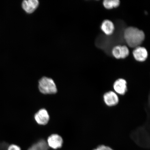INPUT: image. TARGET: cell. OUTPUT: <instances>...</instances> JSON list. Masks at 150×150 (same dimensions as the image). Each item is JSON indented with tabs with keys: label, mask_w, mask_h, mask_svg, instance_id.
I'll list each match as a JSON object with an SVG mask.
<instances>
[{
	"label": "cell",
	"mask_w": 150,
	"mask_h": 150,
	"mask_svg": "<svg viewBox=\"0 0 150 150\" xmlns=\"http://www.w3.org/2000/svg\"><path fill=\"white\" fill-rule=\"evenodd\" d=\"M124 38L128 45L131 48L139 46L145 39L144 32L135 27L126 28L124 33Z\"/></svg>",
	"instance_id": "cell-1"
},
{
	"label": "cell",
	"mask_w": 150,
	"mask_h": 150,
	"mask_svg": "<svg viewBox=\"0 0 150 150\" xmlns=\"http://www.w3.org/2000/svg\"><path fill=\"white\" fill-rule=\"evenodd\" d=\"M38 87L39 91L44 94H53L57 91L54 81L47 77H43L39 80Z\"/></svg>",
	"instance_id": "cell-2"
},
{
	"label": "cell",
	"mask_w": 150,
	"mask_h": 150,
	"mask_svg": "<svg viewBox=\"0 0 150 150\" xmlns=\"http://www.w3.org/2000/svg\"><path fill=\"white\" fill-rule=\"evenodd\" d=\"M103 100L106 105L109 107L117 105L119 102V96L113 91H109L105 93L103 95Z\"/></svg>",
	"instance_id": "cell-3"
},
{
	"label": "cell",
	"mask_w": 150,
	"mask_h": 150,
	"mask_svg": "<svg viewBox=\"0 0 150 150\" xmlns=\"http://www.w3.org/2000/svg\"><path fill=\"white\" fill-rule=\"evenodd\" d=\"M112 87L114 91L120 95H125L128 91L127 81L123 78H119L115 80Z\"/></svg>",
	"instance_id": "cell-4"
},
{
	"label": "cell",
	"mask_w": 150,
	"mask_h": 150,
	"mask_svg": "<svg viewBox=\"0 0 150 150\" xmlns=\"http://www.w3.org/2000/svg\"><path fill=\"white\" fill-rule=\"evenodd\" d=\"M34 119L38 125H45L49 121L50 117L47 110L45 109L42 108L35 114Z\"/></svg>",
	"instance_id": "cell-5"
},
{
	"label": "cell",
	"mask_w": 150,
	"mask_h": 150,
	"mask_svg": "<svg viewBox=\"0 0 150 150\" xmlns=\"http://www.w3.org/2000/svg\"><path fill=\"white\" fill-rule=\"evenodd\" d=\"M47 143L49 147L56 149L62 147L63 140L62 137L59 134H53L48 137Z\"/></svg>",
	"instance_id": "cell-6"
},
{
	"label": "cell",
	"mask_w": 150,
	"mask_h": 150,
	"mask_svg": "<svg viewBox=\"0 0 150 150\" xmlns=\"http://www.w3.org/2000/svg\"><path fill=\"white\" fill-rule=\"evenodd\" d=\"M133 55L136 61L142 62L147 59L148 52L146 48L139 46L134 48L133 50Z\"/></svg>",
	"instance_id": "cell-7"
},
{
	"label": "cell",
	"mask_w": 150,
	"mask_h": 150,
	"mask_svg": "<svg viewBox=\"0 0 150 150\" xmlns=\"http://www.w3.org/2000/svg\"><path fill=\"white\" fill-rule=\"evenodd\" d=\"M39 5L37 0H25L22 3V7L27 13H33L37 9Z\"/></svg>",
	"instance_id": "cell-8"
},
{
	"label": "cell",
	"mask_w": 150,
	"mask_h": 150,
	"mask_svg": "<svg viewBox=\"0 0 150 150\" xmlns=\"http://www.w3.org/2000/svg\"><path fill=\"white\" fill-rule=\"evenodd\" d=\"M101 29L105 34L110 35L113 33L115 27L111 21L106 20L104 21L101 24Z\"/></svg>",
	"instance_id": "cell-9"
},
{
	"label": "cell",
	"mask_w": 150,
	"mask_h": 150,
	"mask_svg": "<svg viewBox=\"0 0 150 150\" xmlns=\"http://www.w3.org/2000/svg\"><path fill=\"white\" fill-rule=\"evenodd\" d=\"M49 148L47 142L42 139L33 144L28 150H48Z\"/></svg>",
	"instance_id": "cell-10"
},
{
	"label": "cell",
	"mask_w": 150,
	"mask_h": 150,
	"mask_svg": "<svg viewBox=\"0 0 150 150\" xmlns=\"http://www.w3.org/2000/svg\"><path fill=\"white\" fill-rule=\"evenodd\" d=\"M103 4L106 8L111 9L119 6L120 1L119 0H105Z\"/></svg>",
	"instance_id": "cell-11"
},
{
	"label": "cell",
	"mask_w": 150,
	"mask_h": 150,
	"mask_svg": "<svg viewBox=\"0 0 150 150\" xmlns=\"http://www.w3.org/2000/svg\"><path fill=\"white\" fill-rule=\"evenodd\" d=\"M121 47L120 45H117L114 47L112 50V54L114 57L117 59H121Z\"/></svg>",
	"instance_id": "cell-12"
},
{
	"label": "cell",
	"mask_w": 150,
	"mask_h": 150,
	"mask_svg": "<svg viewBox=\"0 0 150 150\" xmlns=\"http://www.w3.org/2000/svg\"><path fill=\"white\" fill-rule=\"evenodd\" d=\"M121 59H125L128 56L129 54V50L127 47L125 45L121 47Z\"/></svg>",
	"instance_id": "cell-13"
},
{
	"label": "cell",
	"mask_w": 150,
	"mask_h": 150,
	"mask_svg": "<svg viewBox=\"0 0 150 150\" xmlns=\"http://www.w3.org/2000/svg\"><path fill=\"white\" fill-rule=\"evenodd\" d=\"M7 150H21V149L19 146L14 144H12L8 146Z\"/></svg>",
	"instance_id": "cell-14"
},
{
	"label": "cell",
	"mask_w": 150,
	"mask_h": 150,
	"mask_svg": "<svg viewBox=\"0 0 150 150\" xmlns=\"http://www.w3.org/2000/svg\"><path fill=\"white\" fill-rule=\"evenodd\" d=\"M97 148L100 150H114L109 146L104 145H99Z\"/></svg>",
	"instance_id": "cell-15"
},
{
	"label": "cell",
	"mask_w": 150,
	"mask_h": 150,
	"mask_svg": "<svg viewBox=\"0 0 150 150\" xmlns=\"http://www.w3.org/2000/svg\"><path fill=\"white\" fill-rule=\"evenodd\" d=\"M8 146V144L6 142H1L0 143V150H7Z\"/></svg>",
	"instance_id": "cell-16"
},
{
	"label": "cell",
	"mask_w": 150,
	"mask_h": 150,
	"mask_svg": "<svg viewBox=\"0 0 150 150\" xmlns=\"http://www.w3.org/2000/svg\"><path fill=\"white\" fill-rule=\"evenodd\" d=\"M93 150H99V149H97V148H96V149H93Z\"/></svg>",
	"instance_id": "cell-17"
}]
</instances>
